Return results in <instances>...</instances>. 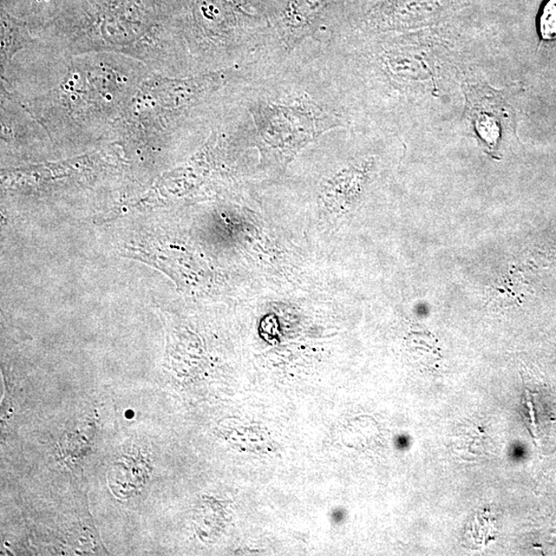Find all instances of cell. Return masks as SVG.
Returning <instances> with one entry per match:
<instances>
[{"mask_svg": "<svg viewBox=\"0 0 556 556\" xmlns=\"http://www.w3.org/2000/svg\"><path fill=\"white\" fill-rule=\"evenodd\" d=\"M150 73L125 55H73L42 43L12 59L0 89L23 104L56 146L83 147L116 141L128 104Z\"/></svg>", "mask_w": 556, "mask_h": 556, "instance_id": "1", "label": "cell"}, {"mask_svg": "<svg viewBox=\"0 0 556 556\" xmlns=\"http://www.w3.org/2000/svg\"><path fill=\"white\" fill-rule=\"evenodd\" d=\"M233 77V68L185 77L150 73L128 104L115 142L139 152L162 149Z\"/></svg>", "mask_w": 556, "mask_h": 556, "instance_id": "2", "label": "cell"}, {"mask_svg": "<svg viewBox=\"0 0 556 556\" xmlns=\"http://www.w3.org/2000/svg\"><path fill=\"white\" fill-rule=\"evenodd\" d=\"M252 114L261 141L274 149H298L337 127L335 117L304 97L289 104L259 103Z\"/></svg>", "mask_w": 556, "mask_h": 556, "instance_id": "3", "label": "cell"}, {"mask_svg": "<svg viewBox=\"0 0 556 556\" xmlns=\"http://www.w3.org/2000/svg\"><path fill=\"white\" fill-rule=\"evenodd\" d=\"M0 94L3 149L38 145L47 147L48 143H53L47 131L21 102L3 89H0Z\"/></svg>", "mask_w": 556, "mask_h": 556, "instance_id": "4", "label": "cell"}, {"mask_svg": "<svg viewBox=\"0 0 556 556\" xmlns=\"http://www.w3.org/2000/svg\"><path fill=\"white\" fill-rule=\"evenodd\" d=\"M468 103L477 134L494 152L502 136L503 123L509 120L502 98L487 88L468 87Z\"/></svg>", "mask_w": 556, "mask_h": 556, "instance_id": "5", "label": "cell"}, {"mask_svg": "<svg viewBox=\"0 0 556 556\" xmlns=\"http://www.w3.org/2000/svg\"><path fill=\"white\" fill-rule=\"evenodd\" d=\"M539 32L545 41L556 39V0H548L541 11Z\"/></svg>", "mask_w": 556, "mask_h": 556, "instance_id": "6", "label": "cell"}, {"mask_svg": "<svg viewBox=\"0 0 556 556\" xmlns=\"http://www.w3.org/2000/svg\"><path fill=\"white\" fill-rule=\"evenodd\" d=\"M471 525L479 528V544L483 545L484 543H487L489 539H493V521L488 519V514L479 516V519H476Z\"/></svg>", "mask_w": 556, "mask_h": 556, "instance_id": "7", "label": "cell"}]
</instances>
